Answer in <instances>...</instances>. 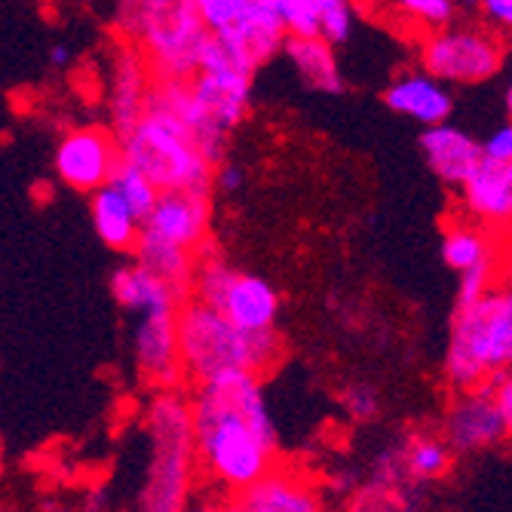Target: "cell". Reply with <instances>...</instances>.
Returning <instances> with one entry per match:
<instances>
[{
  "label": "cell",
  "mask_w": 512,
  "mask_h": 512,
  "mask_svg": "<svg viewBox=\"0 0 512 512\" xmlns=\"http://www.w3.org/2000/svg\"><path fill=\"white\" fill-rule=\"evenodd\" d=\"M191 402L200 470L215 488L237 497L276 470V427L258 375L230 371L200 384Z\"/></svg>",
  "instance_id": "cell-1"
},
{
  "label": "cell",
  "mask_w": 512,
  "mask_h": 512,
  "mask_svg": "<svg viewBox=\"0 0 512 512\" xmlns=\"http://www.w3.org/2000/svg\"><path fill=\"white\" fill-rule=\"evenodd\" d=\"M252 77L230 62L212 40L203 68L188 80H157L160 99L191 126L203 154L218 166L224 160L227 135L234 132L252 105Z\"/></svg>",
  "instance_id": "cell-2"
},
{
  "label": "cell",
  "mask_w": 512,
  "mask_h": 512,
  "mask_svg": "<svg viewBox=\"0 0 512 512\" xmlns=\"http://www.w3.org/2000/svg\"><path fill=\"white\" fill-rule=\"evenodd\" d=\"M114 19L160 83L194 77L215 40L194 0H117Z\"/></svg>",
  "instance_id": "cell-3"
},
{
  "label": "cell",
  "mask_w": 512,
  "mask_h": 512,
  "mask_svg": "<svg viewBox=\"0 0 512 512\" xmlns=\"http://www.w3.org/2000/svg\"><path fill=\"white\" fill-rule=\"evenodd\" d=\"M178 341H181V365L184 378L209 384L230 371H249V375H264L279 356H283V341L273 332H246L237 322H230L218 307L188 298L178 310Z\"/></svg>",
  "instance_id": "cell-4"
},
{
  "label": "cell",
  "mask_w": 512,
  "mask_h": 512,
  "mask_svg": "<svg viewBox=\"0 0 512 512\" xmlns=\"http://www.w3.org/2000/svg\"><path fill=\"white\" fill-rule=\"evenodd\" d=\"M145 433L151 442L142 512H184L194 497L200 470L194 402L178 387L157 390L145 408Z\"/></svg>",
  "instance_id": "cell-5"
},
{
  "label": "cell",
  "mask_w": 512,
  "mask_h": 512,
  "mask_svg": "<svg viewBox=\"0 0 512 512\" xmlns=\"http://www.w3.org/2000/svg\"><path fill=\"white\" fill-rule=\"evenodd\" d=\"M512 368V279L494 283L482 298L457 304L445 350L451 390L491 384Z\"/></svg>",
  "instance_id": "cell-6"
},
{
  "label": "cell",
  "mask_w": 512,
  "mask_h": 512,
  "mask_svg": "<svg viewBox=\"0 0 512 512\" xmlns=\"http://www.w3.org/2000/svg\"><path fill=\"white\" fill-rule=\"evenodd\" d=\"M123 163L142 169L160 191H209L215 163L203 154L197 135L154 89L148 111L120 135Z\"/></svg>",
  "instance_id": "cell-7"
},
{
  "label": "cell",
  "mask_w": 512,
  "mask_h": 512,
  "mask_svg": "<svg viewBox=\"0 0 512 512\" xmlns=\"http://www.w3.org/2000/svg\"><path fill=\"white\" fill-rule=\"evenodd\" d=\"M209 224V191H163L157 206L145 218L135 261H142L145 267L169 279L181 295L191 298L200 252L209 240Z\"/></svg>",
  "instance_id": "cell-8"
},
{
  "label": "cell",
  "mask_w": 512,
  "mask_h": 512,
  "mask_svg": "<svg viewBox=\"0 0 512 512\" xmlns=\"http://www.w3.org/2000/svg\"><path fill=\"white\" fill-rule=\"evenodd\" d=\"M194 298L218 307L246 332H273L279 319V292L270 279L227 264L218 255H203L194 273Z\"/></svg>",
  "instance_id": "cell-9"
},
{
  "label": "cell",
  "mask_w": 512,
  "mask_h": 512,
  "mask_svg": "<svg viewBox=\"0 0 512 512\" xmlns=\"http://www.w3.org/2000/svg\"><path fill=\"white\" fill-rule=\"evenodd\" d=\"M506 46L482 25H445L430 31L421 46V65L448 86H473L500 74Z\"/></svg>",
  "instance_id": "cell-10"
},
{
  "label": "cell",
  "mask_w": 512,
  "mask_h": 512,
  "mask_svg": "<svg viewBox=\"0 0 512 512\" xmlns=\"http://www.w3.org/2000/svg\"><path fill=\"white\" fill-rule=\"evenodd\" d=\"M123 166L120 135L105 126H74L68 129L53 154L56 178L71 191L92 194L114 181Z\"/></svg>",
  "instance_id": "cell-11"
},
{
  "label": "cell",
  "mask_w": 512,
  "mask_h": 512,
  "mask_svg": "<svg viewBox=\"0 0 512 512\" xmlns=\"http://www.w3.org/2000/svg\"><path fill=\"white\" fill-rule=\"evenodd\" d=\"M442 436L448 439L454 454H482L509 439V427L494 387L482 384L470 390H454L442 417Z\"/></svg>",
  "instance_id": "cell-12"
},
{
  "label": "cell",
  "mask_w": 512,
  "mask_h": 512,
  "mask_svg": "<svg viewBox=\"0 0 512 512\" xmlns=\"http://www.w3.org/2000/svg\"><path fill=\"white\" fill-rule=\"evenodd\" d=\"M178 310L142 313L132 322V362H135L138 378L151 384L154 390L178 387L184 378Z\"/></svg>",
  "instance_id": "cell-13"
},
{
  "label": "cell",
  "mask_w": 512,
  "mask_h": 512,
  "mask_svg": "<svg viewBox=\"0 0 512 512\" xmlns=\"http://www.w3.org/2000/svg\"><path fill=\"white\" fill-rule=\"evenodd\" d=\"M154 71L148 65V59L135 50V46H123L111 56V68H108V114L111 123L117 129V135H123L126 129H132L142 114L148 111V102L154 96V83H151Z\"/></svg>",
  "instance_id": "cell-14"
},
{
  "label": "cell",
  "mask_w": 512,
  "mask_h": 512,
  "mask_svg": "<svg viewBox=\"0 0 512 512\" xmlns=\"http://www.w3.org/2000/svg\"><path fill=\"white\" fill-rule=\"evenodd\" d=\"M384 102L390 111L421 123V126H436L445 123L454 111V96L445 80L430 74L424 65L396 74L387 89H384Z\"/></svg>",
  "instance_id": "cell-15"
},
{
  "label": "cell",
  "mask_w": 512,
  "mask_h": 512,
  "mask_svg": "<svg viewBox=\"0 0 512 512\" xmlns=\"http://www.w3.org/2000/svg\"><path fill=\"white\" fill-rule=\"evenodd\" d=\"M463 212L479 224L497 230H512V163L482 160L476 172L460 184Z\"/></svg>",
  "instance_id": "cell-16"
},
{
  "label": "cell",
  "mask_w": 512,
  "mask_h": 512,
  "mask_svg": "<svg viewBox=\"0 0 512 512\" xmlns=\"http://www.w3.org/2000/svg\"><path fill=\"white\" fill-rule=\"evenodd\" d=\"M421 154H424L427 166L445 184H451V188H460V184L476 172V166L485 160L482 142H476V138L470 132H463L460 126H451L448 120L424 129Z\"/></svg>",
  "instance_id": "cell-17"
},
{
  "label": "cell",
  "mask_w": 512,
  "mask_h": 512,
  "mask_svg": "<svg viewBox=\"0 0 512 512\" xmlns=\"http://www.w3.org/2000/svg\"><path fill=\"white\" fill-rule=\"evenodd\" d=\"M234 500L240 512H325L322 497L310 479L279 467Z\"/></svg>",
  "instance_id": "cell-18"
},
{
  "label": "cell",
  "mask_w": 512,
  "mask_h": 512,
  "mask_svg": "<svg viewBox=\"0 0 512 512\" xmlns=\"http://www.w3.org/2000/svg\"><path fill=\"white\" fill-rule=\"evenodd\" d=\"M111 292H114L117 304L132 316L157 313V310H178L184 301H188V295H181L169 279H163L142 261L117 267L111 276Z\"/></svg>",
  "instance_id": "cell-19"
},
{
  "label": "cell",
  "mask_w": 512,
  "mask_h": 512,
  "mask_svg": "<svg viewBox=\"0 0 512 512\" xmlns=\"http://www.w3.org/2000/svg\"><path fill=\"white\" fill-rule=\"evenodd\" d=\"M89 215L96 237L114 249V252H135L138 240H142L145 218L132 209V203L120 194L117 184H105V188L89 194Z\"/></svg>",
  "instance_id": "cell-20"
},
{
  "label": "cell",
  "mask_w": 512,
  "mask_h": 512,
  "mask_svg": "<svg viewBox=\"0 0 512 512\" xmlns=\"http://www.w3.org/2000/svg\"><path fill=\"white\" fill-rule=\"evenodd\" d=\"M283 53L304 86H310L316 92H329V96L344 89V74H341V65L335 56V43H329L322 34H313V37L289 34Z\"/></svg>",
  "instance_id": "cell-21"
},
{
  "label": "cell",
  "mask_w": 512,
  "mask_h": 512,
  "mask_svg": "<svg viewBox=\"0 0 512 512\" xmlns=\"http://www.w3.org/2000/svg\"><path fill=\"white\" fill-rule=\"evenodd\" d=\"M396 454H399V467H402L405 482L414 488H424V485L439 482L451 470L454 448L448 445V439L442 433L417 430V433H408L396 445Z\"/></svg>",
  "instance_id": "cell-22"
},
{
  "label": "cell",
  "mask_w": 512,
  "mask_h": 512,
  "mask_svg": "<svg viewBox=\"0 0 512 512\" xmlns=\"http://www.w3.org/2000/svg\"><path fill=\"white\" fill-rule=\"evenodd\" d=\"M497 240L494 230L479 224L476 218H457L445 227L442 234V258L451 270L467 273L476 267L497 264Z\"/></svg>",
  "instance_id": "cell-23"
},
{
  "label": "cell",
  "mask_w": 512,
  "mask_h": 512,
  "mask_svg": "<svg viewBox=\"0 0 512 512\" xmlns=\"http://www.w3.org/2000/svg\"><path fill=\"white\" fill-rule=\"evenodd\" d=\"M417 488L411 485H387L368 479L359 485L347 503V512H414V494Z\"/></svg>",
  "instance_id": "cell-24"
},
{
  "label": "cell",
  "mask_w": 512,
  "mask_h": 512,
  "mask_svg": "<svg viewBox=\"0 0 512 512\" xmlns=\"http://www.w3.org/2000/svg\"><path fill=\"white\" fill-rule=\"evenodd\" d=\"M203 22L209 25L212 34H221L227 28L240 25L252 13H258L267 0H194Z\"/></svg>",
  "instance_id": "cell-25"
},
{
  "label": "cell",
  "mask_w": 512,
  "mask_h": 512,
  "mask_svg": "<svg viewBox=\"0 0 512 512\" xmlns=\"http://www.w3.org/2000/svg\"><path fill=\"white\" fill-rule=\"evenodd\" d=\"M390 4L405 22L421 25L427 31L451 25L457 13V0H390Z\"/></svg>",
  "instance_id": "cell-26"
},
{
  "label": "cell",
  "mask_w": 512,
  "mask_h": 512,
  "mask_svg": "<svg viewBox=\"0 0 512 512\" xmlns=\"http://www.w3.org/2000/svg\"><path fill=\"white\" fill-rule=\"evenodd\" d=\"M111 184H117L120 194L132 203V209H135L138 215H142V218L151 215V209L157 206V200H160V194H163L142 169H135V166H129V163L120 166V172L114 175Z\"/></svg>",
  "instance_id": "cell-27"
},
{
  "label": "cell",
  "mask_w": 512,
  "mask_h": 512,
  "mask_svg": "<svg viewBox=\"0 0 512 512\" xmlns=\"http://www.w3.org/2000/svg\"><path fill=\"white\" fill-rule=\"evenodd\" d=\"M356 31V0H319V34L341 46Z\"/></svg>",
  "instance_id": "cell-28"
},
{
  "label": "cell",
  "mask_w": 512,
  "mask_h": 512,
  "mask_svg": "<svg viewBox=\"0 0 512 512\" xmlns=\"http://www.w3.org/2000/svg\"><path fill=\"white\" fill-rule=\"evenodd\" d=\"M292 37L319 34V0H267Z\"/></svg>",
  "instance_id": "cell-29"
},
{
  "label": "cell",
  "mask_w": 512,
  "mask_h": 512,
  "mask_svg": "<svg viewBox=\"0 0 512 512\" xmlns=\"http://www.w3.org/2000/svg\"><path fill=\"white\" fill-rule=\"evenodd\" d=\"M341 405H344V411L353 417V421H359V424H371L381 414V396H378V390L371 387V384H350V387H344Z\"/></svg>",
  "instance_id": "cell-30"
},
{
  "label": "cell",
  "mask_w": 512,
  "mask_h": 512,
  "mask_svg": "<svg viewBox=\"0 0 512 512\" xmlns=\"http://www.w3.org/2000/svg\"><path fill=\"white\" fill-rule=\"evenodd\" d=\"M494 270H497V264L457 273V304H470V301L482 298L494 286Z\"/></svg>",
  "instance_id": "cell-31"
},
{
  "label": "cell",
  "mask_w": 512,
  "mask_h": 512,
  "mask_svg": "<svg viewBox=\"0 0 512 512\" xmlns=\"http://www.w3.org/2000/svg\"><path fill=\"white\" fill-rule=\"evenodd\" d=\"M482 154L491 163H512V120L497 126L485 142H482Z\"/></svg>",
  "instance_id": "cell-32"
},
{
  "label": "cell",
  "mask_w": 512,
  "mask_h": 512,
  "mask_svg": "<svg viewBox=\"0 0 512 512\" xmlns=\"http://www.w3.org/2000/svg\"><path fill=\"white\" fill-rule=\"evenodd\" d=\"M212 184L221 194H240L243 184H246V172L240 166H230V163H218L215 166V178Z\"/></svg>",
  "instance_id": "cell-33"
},
{
  "label": "cell",
  "mask_w": 512,
  "mask_h": 512,
  "mask_svg": "<svg viewBox=\"0 0 512 512\" xmlns=\"http://www.w3.org/2000/svg\"><path fill=\"white\" fill-rule=\"evenodd\" d=\"M482 13L497 31L512 34V0H482Z\"/></svg>",
  "instance_id": "cell-34"
},
{
  "label": "cell",
  "mask_w": 512,
  "mask_h": 512,
  "mask_svg": "<svg viewBox=\"0 0 512 512\" xmlns=\"http://www.w3.org/2000/svg\"><path fill=\"white\" fill-rule=\"evenodd\" d=\"M491 387H494V396H497V402H500V408H503L506 427H509V436H512V368L503 371L500 378H494Z\"/></svg>",
  "instance_id": "cell-35"
},
{
  "label": "cell",
  "mask_w": 512,
  "mask_h": 512,
  "mask_svg": "<svg viewBox=\"0 0 512 512\" xmlns=\"http://www.w3.org/2000/svg\"><path fill=\"white\" fill-rule=\"evenodd\" d=\"M184 512H240L237 509V500H200V503H191L188 509H184Z\"/></svg>",
  "instance_id": "cell-36"
},
{
  "label": "cell",
  "mask_w": 512,
  "mask_h": 512,
  "mask_svg": "<svg viewBox=\"0 0 512 512\" xmlns=\"http://www.w3.org/2000/svg\"><path fill=\"white\" fill-rule=\"evenodd\" d=\"M68 62H71V50H68L65 43H56L53 50H50V65L53 68H65Z\"/></svg>",
  "instance_id": "cell-37"
},
{
  "label": "cell",
  "mask_w": 512,
  "mask_h": 512,
  "mask_svg": "<svg viewBox=\"0 0 512 512\" xmlns=\"http://www.w3.org/2000/svg\"><path fill=\"white\" fill-rule=\"evenodd\" d=\"M457 7H463V10H482V0H457Z\"/></svg>",
  "instance_id": "cell-38"
},
{
  "label": "cell",
  "mask_w": 512,
  "mask_h": 512,
  "mask_svg": "<svg viewBox=\"0 0 512 512\" xmlns=\"http://www.w3.org/2000/svg\"><path fill=\"white\" fill-rule=\"evenodd\" d=\"M506 108L512 114V77H509V86H506Z\"/></svg>",
  "instance_id": "cell-39"
},
{
  "label": "cell",
  "mask_w": 512,
  "mask_h": 512,
  "mask_svg": "<svg viewBox=\"0 0 512 512\" xmlns=\"http://www.w3.org/2000/svg\"><path fill=\"white\" fill-rule=\"evenodd\" d=\"M356 4H362V7H378L381 0H356Z\"/></svg>",
  "instance_id": "cell-40"
},
{
  "label": "cell",
  "mask_w": 512,
  "mask_h": 512,
  "mask_svg": "<svg viewBox=\"0 0 512 512\" xmlns=\"http://www.w3.org/2000/svg\"><path fill=\"white\" fill-rule=\"evenodd\" d=\"M506 264H509V270H512V252H509V261H506Z\"/></svg>",
  "instance_id": "cell-41"
}]
</instances>
